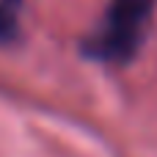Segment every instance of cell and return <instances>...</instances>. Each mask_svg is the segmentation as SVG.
I'll list each match as a JSON object with an SVG mask.
<instances>
[{
	"label": "cell",
	"mask_w": 157,
	"mask_h": 157,
	"mask_svg": "<svg viewBox=\"0 0 157 157\" xmlns=\"http://www.w3.org/2000/svg\"><path fill=\"white\" fill-rule=\"evenodd\" d=\"M19 36V0H0V44Z\"/></svg>",
	"instance_id": "cell-2"
},
{
	"label": "cell",
	"mask_w": 157,
	"mask_h": 157,
	"mask_svg": "<svg viewBox=\"0 0 157 157\" xmlns=\"http://www.w3.org/2000/svg\"><path fill=\"white\" fill-rule=\"evenodd\" d=\"M152 11L155 0H113L99 30L88 41V52L110 63L132 61L149 33Z\"/></svg>",
	"instance_id": "cell-1"
}]
</instances>
